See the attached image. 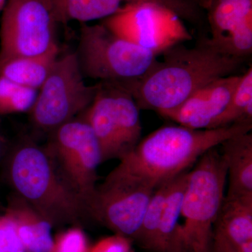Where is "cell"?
<instances>
[{
	"label": "cell",
	"instance_id": "6da1fadb",
	"mask_svg": "<svg viewBox=\"0 0 252 252\" xmlns=\"http://www.w3.org/2000/svg\"><path fill=\"white\" fill-rule=\"evenodd\" d=\"M163 54L161 62L156 60L142 77L114 82L132 96L139 108L159 114L178 107L212 81L230 76L243 61L211 39L190 49L176 44Z\"/></svg>",
	"mask_w": 252,
	"mask_h": 252
},
{
	"label": "cell",
	"instance_id": "7a4b0ae2",
	"mask_svg": "<svg viewBox=\"0 0 252 252\" xmlns=\"http://www.w3.org/2000/svg\"><path fill=\"white\" fill-rule=\"evenodd\" d=\"M252 127V122L201 130L182 126L160 127L119 160L105 181L132 182L157 189L188 171L207 151L230 137L250 132Z\"/></svg>",
	"mask_w": 252,
	"mask_h": 252
},
{
	"label": "cell",
	"instance_id": "3957f363",
	"mask_svg": "<svg viewBox=\"0 0 252 252\" xmlns=\"http://www.w3.org/2000/svg\"><path fill=\"white\" fill-rule=\"evenodd\" d=\"M1 162L13 193L53 227L78 224L88 217L85 204L61 178L45 147L24 137L6 150Z\"/></svg>",
	"mask_w": 252,
	"mask_h": 252
},
{
	"label": "cell",
	"instance_id": "277c9868",
	"mask_svg": "<svg viewBox=\"0 0 252 252\" xmlns=\"http://www.w3.org/2000/svg\"><path fill=\"white\" fill-rule=\"evenodd\" d=\"M227 166L216 147L210 149L189 172L181 216L184 240L190 252H214L213 237L224 199Z\"/></svg>",
	"mask_w": 252,
	"mask_h": 252
},
{
	"label": "cell",
	"instance_id": "5b68a950",
	"mask_svg": "<svg viewBox=\"0 0 252 252\" xmlns=\"http://www.w3.org/2000/svg\"><path fill=\"white\" fill-rule=\"evenodd\" d=\"M75 53L84 77L110 83L142 77L158 56L117 35L102 23H82Z\"/></svg>",
	"mask_w": 252,
	"mask_h": 252
},
{
	"label": "cell",
	"instance_id": "8992f818",
	"mask_svg": "<svg viewBox=\"0 0 252 252\" xmlns=\"http://www.w3.org/2000/svg\"><path fill=\"white\" fill-rule=\"evenodd\" d=\"M84 77L75 52L57 59L28 112L34 127L51 133L89 108L97 85H86Z\"/></svg>",
	"mask_w": 252,
	"mask_h": 252
},
{
	"label": "cell",
	"instance_id": "52a82bcc",
	"mask_svg": "<svg viewBox=\"0 0 252 252\" xmlns=\"http://www.w3.org/2000/svg\"><path fill=\"white\" fill-rule=\"evenodd\" d=\"M44 147L58 173L86 209L97 189V169L102 163L98 142L91 126L82 117L74 118L49 133Z\"/></svg>",
	"mask_w": 252,
	"mask_h": 252
},
{
	"label": "cell",
	"instance_id": "ba28073f",
	"mask_svg": "<svg viewBox=\"0 0 252 252\" xmlns=\"http://www.w3.org/2000/svg\"><path fill=\"white\" fill-rule=\"evenodd\" d=\"M0 28V62L39 56L58 46L51 0H9Z\"/></svg>",
	"mask_w": 252,
	"mask_h": 252
},
{
	"label": "cell",
	"instance_id": "9c48e42d",
	"mask_svg": "<svg viewBox=\"0 0 252 252\" xmlns=\"http://www.w3.org/2000/svg\"><path fill=\"white\" fill-rule=\"evenodd\" d=\"M102 24L123 39L157 55L191 39L171 7L155 1L127 4Z\"/></svg>",
	"mask_w": 252,
	"mask_h": 252
},
{
	"label": "cell",
	"instance_id": "30bf717a",
	"mask_svg": "<svg viewBox=\"0 0 252 252\" xmlns=\"http://www.w3.org/2000/svg\"><path fill=\"white\" fill-rule=\"evenodd\" d=\"M155 190L140 184L104 180L86 204L88 217L133 242Z\"/></svg>",
	"mask_w": 252,
	"mask_h": 252
},
{
	"label": "cell",
	"instance_id": "8fae6325",
	"mask_svg": "<svg viewBox=\"0 0 252 252\" xmlns=\"http://www.w3.org/2000/svg\"><path fill=\"white\" fill-rule=\"evenodd\" d=\"M241 77L230 75L212 81L195 91L178 107L160 114L184 127L208 129L229 103Z\"/></svg>",
	"mask_w": 252,
	"mask_h": 252
},
{
	"label": "cell",
	"instance_id": "7c38bea8",
	"mask_svg": "<svg viewBox=\"0 0 252 252\" xmlns=\"http://www.w3.org/2000/svg\"><path fill=\"white\" fill-rule=\"evenodd\" d=\"M81 117L91 126L98 142L102 162L124 157L112 90L108 83L97 85L92 103Z\"/></svg>",
	"mask_w": 252,
	"mask_h": 252
},
{
	"label": "cell",
	"instance_id": "4fadbf2b",
	"mask_svg": "<svg viewBox=\"0 0 252 252\" xmlns=\"http://www.w3.org/2000/svg\"><path fill=\"white\" fill-rule=\"evenodd\" d=\"M5 213L16 224L26 252H51L54 244L52 225L18 195H10Z\"/></svg>",
	"mask_w": 252,
	"mask_h": 252
},
{
	"label": "cell",
	"instance_id": "5bb4252c",
	"mask_svg": "<svg viewBox=\"0 0 252 252\" xmlns=\"http://www.w3.org/2000/svg\"><path fill=\"white\" fill-rule=\"evenodd\" d=\"M222 145L227 166L228 192L225 198L252 195V135L250 132L230 137Z\"/></svg>",
	"mask_w": 252,
	"mask_h": 252
},
{
	"label": "cell",
	"instance_id": "9a60e30c",
	"mask_svg": "<svg viewBox=\"0 0 252 252\" xmlns=\"http://www.w3.org/2000/svg\"><path fill=\"white\" fill-rule=\"evenodd\" d=\"M189 171L172 180L158 229L153 252H190L184 240L180 223Z\"/></svg>",
	"mask_w": 252,
	"mask_h": 252
},
{
	"label": "cell",
	"instance_id": "2e32d148",
	"mask_svg": "<svg viewBox=\"0 0 252 252\" xmlns=\"http://www.w3.org/2000/svg\"><path fill=\"white\" fill-rule=\"evenodd\" d=\"M215 228L238 252H252V195L224 197Z\"/></svg>",
	"mask_w": 252,
	"mask_h": 252
},
{
	"label": "cell",
	"instance_id": "e0dca14e",
	"mask_svg": "<svg viewBox=\"0 0 252 252\" xmlns=\"http://www.w3.org/2000/svg\"><path fill=\"white\" fill-rule=\"evenodd\" d=\"M149 1L167 4L166 0H51L56 23L65 24L72 21L86 23L107 18L117 14L127 4Z\"/></svg>",
	"mask_w": 252,
	"mask_h": 252
},
{
	"label": "cell",
	"instance_id": "ac0fdd59",
	"mask_svg": "<svg viewBox=\"0 0 252 252\" xmlns=\"http://www.w3.org/2000/svg\"><path fill=\"white\" fill-rule=\"evenodd\" d=\"M59 46L39 56L13 58L0 62V77L39 91L59 59Z\"/></svg>",
	"mask_w": 252,
	"mask_h": 252
},
{
	"label": "cell",
	"instance_id": "d6986e66",
	"mask_svg": "<svg viewBox=\"0 0 252 252\" xmlns=\"http://www.w3.org/2000/svg\"><path fill=\"white\" fill-rule=\"evenodd\" d=\"M211 7L210 39L217 46L244 24L252 21V0H219Z\"/></svg>",
	"mask_w": 252,
	"mask_h": 252
},
{
	"label": "cell",
	"instance_id": "ffe728a7",
	"mask_svg": "<svg viewBox=\"0 0 252 252\" xmlns=\"http://www.w3.org/2000/svg\"><path fill=\"white\" fill-rule=\"evenodd\" d=\"M107 83L112 90L121 143L124 157H125L140 142L142 126L139 107L128 92L114 83Z\"/></svg>",
	"mask_w": 252,
	"mask_h": 252
},
{
	"label": "cell",
	"instance_id": "44dd1931",
	"mask_svg": "<svg viewBox=\"0 0 252 252\" xmlns=\"http://www.w3.org/2000/svg\"><path fill=\"white\" fill-rule=\"evenodd\" d=\"M252 120V68L242 75L229 103L208 129L225 127L239 122Z\"/></svg>",
	"mask_w": 252,
	"mask_h": 252
},
{
	"label": "cell",
	"instance_id": "7402d4cb",
	"mask_svg": "<svg viewBox=\"0 0 252 252\" xmlns=\"http://www.w3.org/2000/svg\"><path fill=\"white\" fill-rule=\"evenodd\" d=\"M172 181L156 189L146 210L135 242L141 248L153 252L158 229Z\"/></svg>",
	"mask_w": 252,
	"mask_h": 252
},
{
	"label": "cell",
	"instance_id": "603a6c76",
	"mask_svg": "<svg viewBox=\"0 0 252 252\" xmlns=\"http://www.w3.org/2000/svg\"><path fill=\"white\" fill-rule=\"evenodd\" d=\"M37 93L0 77V116L29 112Z\"/></svg>",
	"mask_w": 252,
	"mask_h": 252
},
{
	"label": "cell",
	"instance_id": "cb8c5ba5",
	"mask_svg": "<svg viewBox=\"0 0 252 252\" xmlns=\"http://www.w3.org/2000/svg\"><path fill=\"white\" fill-rule=\"evenodd\" d=\"M90 248L84 230L75 225L56 235L51 252H89Z\"/></svg>",
	"mask_w": 252,
	"mask_h": 252
},
{
	"label": "cell",
	"instance_id": "d4e9b609",
	"mask_svg": "<svg viewBox=\"0 0 252 252\" xmlns=\"http://www.w3.org/2000/svg\"><path fill=\"white\" fill-rule=\"evenodd\" d=\"M24 250L14 220L6 213L0 215V252H18Z\"/></svg>",
	"mask_w": 252,
	"mask_h": 252
},
{
	"label": "cell",
	"instance_id": "484cf974",
	"mask_svg": "<svg viewBox=\"0 0 252 252\" xmlns=\"http://www.w3.org/2000/svg\"><path fill=\"white\" fill-rule=\"evenodd\" d=\"M132 243L130 239L114 234L99 240L91 247L89 252H132Z\"/></svg>",
	"mask_w": 252,
	"mask_h": 252
},
{
	"label": "cell",
	"instance_id": "4316f807",
	"mask_svg": "<svg viewBox=\"0 0 252 252\" xmlns=\"http://www.w3.org/2000/svg\"><path fill=\"white\" fill-rule=\"evenodd\" d=\"M214 252H238L221 232L215 228L213 237Z\"/></svg>",
	"mask_w": 252,
	"mask_h": 252
},
{
	"label": "cell",
	"instance_id": "83f0119b",
	"mask_svg": "<svg viewBox=\"0 0 252 252\" xmlns=\"http://www.w3.org/2000/svg\"><path fill=\"white\" fill-rule=\"evenodd\" d=\"M6 152V141L0 132V163L2 162Z\"/></svg>",
	"mask_w": 252,
	"mask_h": 252
},
{
	"label": "cell",
	"instance_id": "f1b7e54d",
	"mask_svg": "<svg viewBox=\"0 0 252 252\" xmlns=\"http://www.w3.org/2000/svg\"><path fill=\"white\" fill-rule=\"evenodd\" d=\"M205 6L207 7H211L212 5L215 2V0H203Z\"/></svg>",
	"mask_w": 252,
	"mask_h": 252
},
{
	"label": "cell",
	"instance_id": "f546056e",
	"mask_svg": "<svg viewBox=\"0 0 252 252\" xmlns=\"http://www.w3.org/2000/svg\"><path fill=\"white\" fill-rule=\"evenodd\" d=\"M6 0H0V11L4 9L5 4H6Z\"/></svg>",
	"mask_w": 252,
	"mask_h": 252
},
{
	"label": "cell",
	"instance_id": "4dcf8cb0",
	"mask_svg": "<svg viewBox=\"0 0 252 252\" xmlns=\"http://www.w3.org/2000/svg\"><path fill=\"white\" fill-rule=\"evenodd\" d=\"M194 1H203V0H194Z\"/></svg>",
	"mask_w": 252,
	"mask_h": 252
},
{
	"label": "cell",
	"instance_id": "1f68e13d",
	"mask_svg": "<svg viewBox=\"0 0 252 252\" xmlns=\"http://www.w3.org/2000/svg\"><path fill=\"white\" fill-rule=\"evenodd\" d=\"M26 252L25 251V250H22V251H20V252Z\"/></svg>",
	"mask_w": 252,
	"mask_h": 252
}]
</instances>
